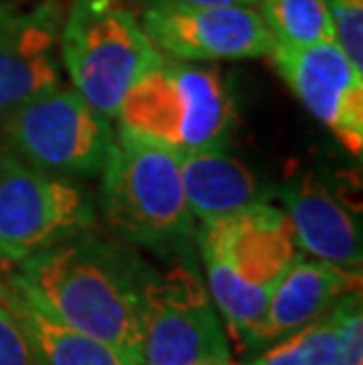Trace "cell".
<instances>
[{"mask_svg":"<svg viewBox=\"0 0 363 365\" xmlns=\"http://www.w3.org/2000/svg\"><path fill=\"white\" fill-rule=\"evenodd\" d=\"M180 3H191V5H252L257 0H180Z\"/></svg>","mask_w":363,"mask_h":365,"instance_id":"44dd1931","label":"cell"},{"mask_svg":"<svg viewBox=\"0 0 363 365\" xmlns=\"http://www.w3.org/2000/svg\"><path fill=\"white\" fill-rule=\"evenodd\" d=\"M196 365H210V363H196Z\"/></svg>","mask_w":363,"mask_h":365,"instance_id":"603a6c76","label":"cell"},{"mask_svg":"<svg viewBox=\"0 0 363 365\" xmlns=\"http://www.w3.org/2000/svg\"><path fill=\"white\" fill-rule=\"evenodd\" d=\"M0 365H34L24 332L3 307V302H0Z\"/></svg>","mask_w":363,"mask_h":365,"instance_id":"ffe728a7","label":"cell"},{"mask_svg":"<svg viewBox=\"0 0 363 365\" xmlns=\"http://www.w3.org/2000/svg\"><path fill=\"white\" fill-rule=\"evenodd\" d=\"M95 203L71 177L14 153L0 156V257L21 262L68 236L92 229Z\"/></svg>","mask_w":363,"mask_h":365,"instance_id":"ba28073f","label":"cell"},{"mask_svg":"<svg viewBox=\"0 0 363 365\" xmlns=\"http://www.w3.org/2000/svg\"><path fill=\"white\" fill-rule=\"evenodd\" d=\"M333 21V38L352 66L363 73V0H323Z\"/></svg>","mask_w":363,"mask_h":365,"instance_id":"d6986e66","label":"cell"},{"mask_svg":"<svg viewBox=\"0 0 363 365\" xmlns=\"http://www.w3.org/2000/svg\"><path fill=\"white\" fill-rule=\"evenodd\" d=\"M262 19L274 45L302 48L333 38V21L323 0H262Z\"/></svg>","mask_w":363,"mask_h":365,"instance_id":"2e32d148","label":"cell"},{"mask_svg":"<svg viewBox=\"0 0 363 365\" xmlns=\"http://www.w3.org/2000/svg\"><path fill=\"white\" fill-rule=\"evenodd\" d=\"M149 267L104 236L81 231L19 262L12 283L45 314L142 363V285Z\"/></svg>","mask_w":363,"mask_h":365,"instance_id":"6da1fadb","label":"cell"},{"mask_svg":"<svg viewBox=\"0 0 363 365\" xmlns=\"http://www.w3.org/2000/svg\"><path fill=\"white\" fill-rule=\"evenodd\" d=\"M59 34L61 5L57 0H41L34 7L0 0V118L59 83L55 59Z\"/></svg>","mask_w":363,"mask_h":365,"instance_id":"8fae6325","label":"cell"},{"mask_svg":"<svg viewBox=\"0 0 363 365\" xmlns=\"http://www.w3.org/2000/svg\"><path fill=\"white\" fill-rule=\"evenodd\" d=\"M337 339L326 365H363V314L361 290L347 292L335 302Z\"/></svg>","mask_w":363,"mask_h":365,"instance_id":"ac0fdd59","label":"cell"},{"mask_svg":"<svg viewBox=\"0 0 363 365\" xmlns=\"http://www.w3.org/2000/svg\"><path fill=\"white\" fill-rule=\"evenodd\" d=\"M142 365H229L220 316L191 264L146 271L142 285Z\"/></svg>","mask_w":363,"mask_h":365,"instance_id":"52a82bcc","label":"cell"},{"mask_svg":"<svg viewBox=\"0 0 363 365\" xmlns=\"http://www.w3.org/2000/svg\"><path fill=\"white\" fill-rule=\"evenodd\" d=\"M116 118L175 153L224 151L236 125L234 102L215 68L163 57L126 92Z\"/></svg>","mask_w":363,"mask_h":365,"instance_id":"3957f363","label":"cell"},{"mask_svg":"<svg viewBox=\"0 0 363 365\" xmlns=\"http://www.w3.org/2000/svg\"><path fill=\"white\" fill-rule=\"evenodd\" d=\"M208 294L238 346H257L269 297L297 257V240L283 210L257 203L208 222L198 236Z\"/></svg>","mask_w":363,"mask_h":365,"instance_id":"7a4b0ae2","label":"cell"},{"mask_svg":"<svg viewBox=\"0 0 363 365\" xmlns=\"http://www.w3.org/2000/svg\"><path fill=\"white\" fill-rule=\"evenodd\" d=\"M335 339L337 316L335 309H330L319 321L279 339V344L269 346L248 365H326L335 349Z\"/></svg>","mask_w":363,"mask_h":365,"instance_id":"e0dca14e","label":"cell"},{"mask_svg":"<svg viewBox=\"0 0 363 365\" xmlns=\"http://www.w3.org/2000/svg\"><path fill=\"white\" fill-rule=\"evenodd\" d=\"M99 177L104 220L123 240L168 247L191 236L194 215L184 196L180 153L121 128Z\"/></svg>","mask_w":363,"mask_h":365,"instance_id":"277c9868","label":"cell"},{"mask_svg":"<svg viewBox=\"0 0 363 365\" xmlns=\"http://www.w3.org/2000/svg\"><path fill=\"white\" fill-rule=\"evenodd\" d=\"M7 281H10V276L5 274V267L0 264V292L5 290V285H7Z\"/></svg>","mask_w":363,"mask_h":365,"instance_id":"7402d4cb","label":"cell"},{"mask_svg":"<svg viewBox=\"0 0 363 365\" xmlns=\"http://www.w3.org/2000/svg\"><path fill=\"white\" fill-rule=\"evenodd\" d=\"M180 173L187 205L203 224L267 203V186L245 163L222 151L180 153Z\"/></svg>","mask_w":363,"mask_h":365,"instance_id":"9a60e30c","label":"cell"},{"mask_svg":"<svg viewBox=\"0 0 363 365\" xmlns=\"http://www.w3.org/2000/svg\"><path fill=\"white\" fill-rule=\"evenodd\" d=\"M283 212L305 252L316 259L361 271V229L352 212L316 175L295 177L279 191Z\"/></svg>","mask_w":363,"mask_h":365,"instance_id":"7c38bea8","label":"cell"},{"mask_svg":"<svg viewBox=\"0 0 363 365\" xmlns=\"http://www.w3.org/2000/svg\"><path fill=\"white\" fill-rule=\"evenodd\" d=\"M59 36L73 88L106 118L160 59L140 21L116 0H73Z\"/></svg>","mask_w":363,"mask_h":365,"instance_id":"5b68a950","label":"cell"},{"mask_svg":"<svg viewBox=\"0 0 363 365\" xmlns=\"http://www.w3.org/2000/svg\"><path fill=\"white\" fill-rule=\"evenodd\" d=\"M274 64L297 99L352 156L363 149V73L335 41L302 48L274 45Z\"/></svg>","mask_w":363,"mask_h":365,"instance_id":"30bf717a","label":"cell"},{"mask_svg":"<svg viewBox=\"0 0 363 365\" xmlns=\"http://www.w3.org/2000/svg\"><path fill=\"white\" fill-rule=\"evenodd\" d=\"M10 153L50 173L99 177L113 144L109 118L78 90L50 85L3 118Z\"/></svg>","mask_w":363,"mask_h":365,"instance_id":"8992f818","label":"cell"},{"mask_svg":"<svg viewBox=\"0 0 363 365\" xmlns=\"http://www.w3.org/2000/svg\"><path fill=\"white\" fill-rule=\"evenodd\" d=\"M142 29L156 48L184 61L255 59L274 50V36L250 5H191L151 0Z\"/></svg>","mask_w":363,"mask_h":365,"instance_id":"9c48e42d","label":"cell"},{"mask_svg":"<svg viewBox=\"0 0 363 365\" xmlns=\"http://www.w3.org/2000/svg\"><path fill=\"white\" fill-rule=\"evenodd\" d=\"M0 302L24 332L34 365H142L109 341L92 337L45 314L24 292L17 290L12 278L0 292Z\"/></svg>","mask_w":363,"mask_h":365,"instance_id":"5bb4252c","label":"cell"},{"mask_svg":"<svg viewBox=\"0 0 363 365\" xmlns=\"http://www.w3.org/2000/svg\"><path fill=\"white\" fill-rule=\"evenodd\" d=\"M361 290V271L342 269L323 259L297 255L269 297L257 346L279 341L290 332L319 321L347 292Z\"/></svg>","mask_w":363,"mask_h":365,"instance_id":"4fadbf2b","label":"cell"}]
</instances>
